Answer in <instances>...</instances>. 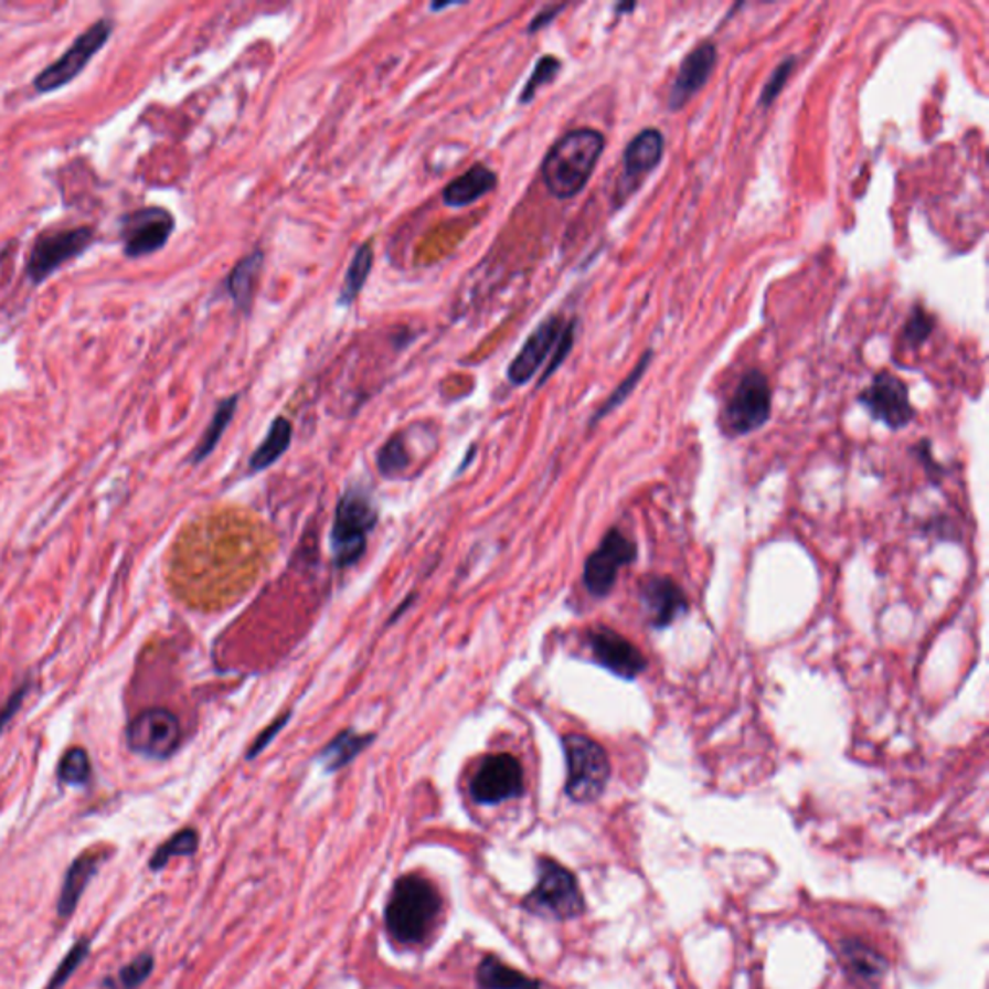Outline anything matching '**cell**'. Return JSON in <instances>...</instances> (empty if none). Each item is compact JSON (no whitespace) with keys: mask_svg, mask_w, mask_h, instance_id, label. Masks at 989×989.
I'll use <instances>...</instances> for the list:
<instances>
[{"mask_svg":"<svg viewBox=\"0 0 989 989\" xmlns=\"http://www.w3.org/2000/svg\"><path fill=\"white\" fill-rule=\"evenodd\" d=\"M605 149V138L595 128H574L556 139L541 162V178L556 200L578 195L594 174Z\"/></svg>","mask_w":989,"mask_h":989,"instance_id":"6da1fadb","label":"cell"},{"mask_svg":"<svg viewBox=\"0 0 989 989\" xmlns=\"http://www.w3.org/2000/svg\"><path fill=\"white\" fill-rule=\"evenodd\" d=\"M443 898L419 873H406L394 881L385 906V927L402 945L424 943L439 922Z\"/></svg>","mask_w":989,"mask_h":989,"instance_id":"7a4b0ae2","label":"cell"},{"mask_svg":"<svg viewBox=\"0 0 989 989\" xmlns=\"http://www.w3.org/2000/svg\"><path fill=\"white\" fill-rule=\"evenodd\" d=\"M522 908L541 918L563 922L582 916L586 912V901L576 875L568 868L553 858H540L535 887L524 896Z\"/></svg>","mask_w":989,"mask_h":989,"instance_id":"3957f363","label":"cell"},{"mask_svg":"<svg viewBox=\"0 0 989 989\" xmlns=\"http://www.w3.org/2000/svg\"><path fill=\"white\" fill-rule=\"evenodd\" d=\"M563 749L566 796L576 804L599 800L610 779V762L605 748L586 734L571 733L563 736Z\"/></svg>","mask_w":989,"mask_h":989,"instance_id":"277c9868","label":"cell"},{"mask_svg":"<svg viewBox=\"0 0 989 989\" xmlns=\"http://www.w3.org/2000/svg\"><path fill=\"white\" fill-rule=\"evenodd\" d=\"M377 525V509L363 489H348L340 497L331 532V551L339 568L352 566L362 559L368 538Z\"/></svg>","mask_w":989,"mask_h":989,"instance_id":"5b68a950","label":"cell"},{"mask_svg":"<svg viewBox=\"0 0 989 989\" xmlns=\"http://www.w3.org/2000/svg\"><path fill=\"white\" fill-rule=\"evenodd\" d=\"M115 30V23L108 18H100L97 22L92 23L87 30L74 39V43L68 46V51L59 56L56 61L41 70L35 79H33V89L45 95L61 89L64 85L72 84L92 62L95 54H99L100 49L105 46Z\"/></svg>","mask_w":989,"mask_h":989,"instance_id":"8992f818","label":"cell"},{"mask_svg":"<svg viewBox=\"0 0 989 989\" xmlns=\"http://www.w3.org/2000/svg\"><path fill=\"white\" fill-rule=\"evenodd\" d=\"M95 232L89 226H74L64 231L43 232L31 244L25 259V277L31 285H41L61 269L64 263L76 259L92 246Z\"/></svg>","mask_w":989,"mask_h":989,"instance_id":"52a82bcc","label":"cell"},{"mask_svg":"<svg viewBox=\"0 0 989 989\" xmlns=\"http://www.w3.org/2000/svg\"><path fill=\"white\" fill-rule=\"evenodd\" d=\"M772 416V386L759 370L742 375L731 401L726 402L725 424L734 435L756 432Z\"/></svg>","mask_w":989,"mask_h":989,"instance_id":"ba28073f","label":"cell"},{"mask_svg":"<svg viewBox=\"0 0 989 989\" xmlns=\"http://www.w3.org/2000/svg\"><path fill=\"white\" fill-rule=\"evenodd\" d=\"M180 721L164 708H149L131 719L126 729V744L131 752L151 759H167L180 744Z\"/></svg>","mask_w":989,"mask_h":989,"instance_id":"9c48e42d","label":"cell"},{"mask_svg":"<svg viewBox=\"0 0 989 989\" xmlns=\"http://www.w3.org/2000/svg\"><path fill=\"white\" fill-rule=\"evenodd\" d=\"M174 228L177 219L164 208L149 205L131 211L120 223L124 255L128 259H139L159 252L167 246Z\"/></svg>","mask_w":989,"mask_h":989,"instance_id":"30bf717a","label":"cell"},{"mask_svg":"<svg viewBox=\"0 0 989 989\" xmlns=\"http://www.w3.org/2000/svg\"><path fill=\"white\" fill-rule=\"evenodd\" d=\"M524 793V769L512 754H493L486 757L470 783L474 802H507Z\"/></svg>","mask_w":989,"mask_h":989,"instance_id":"8fae6325","label":"cell"},{"mask_svg":"<svg viewBox=\"0 0 989 989\" xmlns=\"http://www.w3.org/2000/svg\"><path fill=\"white\" fill-rule=\"evenodd\" d=\"M638 549L632 540L618 530H609L599 547L587 556L584 564V584L594 597H605L617 582L618 571L636 561Z\"/></svg>","mask_w":989,"mask_h":989,"instance_id":"7c38bea8","label":"cell"},{"mask_svg":"<svg viewBox=\"0 0 989 989\" xmlns=\"http://www.w3.org/2000/svg\"><path fill=\"white\" fill-rule=\"evenodd\" d=\"M858 402L889 429H903L914 419L908 386L889 371L878 373L872 385L858 396Z\"/></svg>","mask_w":989,"mask_h":989,"instance_id":"4fadbf2b","label":"cell"},{"mask_svg":"<svg viewBox=\"0 0 989 989\" xmlns=\"http://www.w3.org/2000/svg\"><path fill=\"white\" fill-rule=\"evenodd\" d=\"M564 325L563 316H549L535 327V331L525 339L507 370V377L512 385L524 386L532 381L541 365L553 354L556 342L563 334Z\"/></svg>","mask_w":989,"mask_h":989,"instance_id":"5bb4252c","label":"cell"},{"mask_svg":"<svg viewBox=\"0 0 989 989\" xmlns=\"http://www.w3.org/2000/svg\"><path fill=\"white\" fill-rule=\"evenodd\" d=\"M587 644L595 661L620 679H636L648 667V661L641 656L640 649L607 626L589 630Z\"/></svg>","mask_w":989,"mask_h":989,"instance_id":"9a60e30c","label":"cell"},{"mask_svg":"<svg viewBox=\"0 0 989 989\" xmlns=\"http://www.w3.org/2000/svg\"><path fill=\"white\" fill-rule=\"evenodd\" d=\"M663 134L657 128H646L626 146L623 159V177L618 180L617 203L630 195L663 159Z\"/></svg>","mask_w":989,"mask_h":989,"instance_id":"2e32d148","label":"cell"},{"mask_svg":"<svg viewBox=\"0 0 989 989\" xmlns=\"http://www.w3.org/2000/svg\"><path fill=\"white\" fill-rule=\"evenodd\" d=\"M717 64V46L711 41H703L692 49L680 62L679 74L674 77L669 92L667 105L671 110H680L703 85L710 82L711 74Z\"/></svg>","mask_w":989,"mask_h":989,"instance_id":"e0dca14e","label":"cell"},{"mask_svg":"<svg viewBox=\"0 0 989 989\" xmlns=\"http://www.w3.org/2000/svg\"><path fill=\"white\" fill-rule=\"evenodd\" d=\"M839 963L847 978L862 989L880 988L889 972L887 958L857 937L839 942Z\"/></svg>","mask_w":989,"mask_h":989,"instance_id":"ac0fdd59","label":"cell"},{"mask_svg":"<svg viewBox=\"0 0 989 989\" xmlns=\"http://www.w3.org/2000/svg\"><path fill=\"white\" fill-rule=\"evenodd\" d=\"M640 602L648 623L653 628L671 625L674 618L688 610L684 592L671 578L663 576L644 578L640 586Z\"/></svg>","mask_w":989,"mask_h":989,"instance_id":"d6986e66","label":"cell"},{"mask_svg":"<svg viewBox=\"0 0 989 989\" xmlns=\"http://www.w3.org/2000/svg\"><path fill=\"white\" fill-rule=\"evenodd\" d=\"M108 858L107 849H87L72 860L62 880L61 895L56 901L59 918H70L76 911L79 898L89 885L93 875L99 872L100 864Z\"/></svg>","mask_w":989,"mask_h":989,"instance_id":"ffe728a7","label":"cell"},{"mask_svg":"<svg viewBox=\"0 0 989 989\" xmlns=\"http://www.w3.org/2000/svg\"><path fill=\"white\" fill-rule=\"evenodd\" d=\"M499 182V177L494 170L489 169L486 164H474L471 169L466 170L464 174L450 180L445 190H443V203L447 208H466L476 201L481 200L487 193L493 192Z\"/></svg>","mask_w":989,"mask_h":989,"instance_id":"44dd1931","label":"cell"},{"mask_svg":"<svg viewBox=\"0 0 989 989\" xmlns=\"http://www.w3.org/2000/svg\"><path fill=\"white\" fill-rule=\"evenodd\" d=\"M263 262H265V255L262 249H254L246 257H242L234 265L231 275L226 277V293L231 296L236 309H240L244 316H249L252 306H254L255 285L262 275Z\"/></svg>","mask_w":989,"mask_h":989,"instance_id":"7402d4cb","label":"cell"},{"mask_svg":"<svg viewBox=\"0 0 989 989\" xmlns=\"http://www.w3.org/2000/svg\"><path fill=\"white\" fill-rule=\"evenodd\" d=\"M479 989H541V983L502 960L487 955L481 958L476 972Z\"/></svg>","mask_w":989,"mask_h":989,"instance_id":"603a6c76","label":"cell"},{"mask_svg":"<svg viewBox=\"0 0 989 989\" xmlns=\"http://www.w3.org/2000/svg\"><path fill=\"white\" fill-rule=\"evenodd\" d=\"M373 741H375L373 734L342 731L321 749V754L317 756V764L321 765L327 773L339 772L344 765L360 756Z\"/></svg>","mask_w":989,"mask_h":989,"instance_id":"cb8c5ba5","label":"cell"},{"mask_svg":"<svg viewBox=\"0 0 989 989\" xmlns=\"http://www.w3.org/2000/svg\"><path fill=\"white\" fill-rule=\"evenodd\" d=\"M293 433V424L286 417L278 416L270 424L269 432L262 440V445L255 448L254 455L249 456V471L267 470L269 466L277 462L278 458L285 455L290 447Z\"/></svg>","mask_w":989,"mask_h":989,"instance_id":"d4e9b609","label":"cell"},{"mask_svg":"<svg viewBox=\"0 0 989 989\" xmlns=\"http://www.w3.org/2000/svg\"><path fill=\"white\" fill-rule=\"evenodd\" d=\"M373 259H375V255H373V247H371L370 242L358 246L352 262L348 265L342 286H340L339 298H337L339 308H350L358 300V296H360L363 286L370 278L371 269H373Z\"/></svg>","mask_w":989,"mask_h":989,"instance_id":"484cf974","label":"cell"},{"mask_svg":"<svg viewBox=\"0 0 989 989\" xmlns=\"http://www.w3.org/2000/svg\"><path fill=\"white\" fill-rule=\"evenodd\" d=\"M238 394H232L228 398L219 402L215 414H213L211 422H209L208 429H205L203 437H201L200 443H198V447L193 450V462L198 464L201 462V460H205V458L215 450L219 440L223 439L226 427L231 425L232 417H234L236 410H238Z\"/></svg>","mask_w":989,"mask_h":989,"instance_id":"4316f807","label":"cell"},{"mask_svg":"<svg viewBox=\"0 0 989 989\" xmlns=\"http://www.w3.org/2000/svg\"><path fill=\"white\" fill-rule=\"evenodd\" d=\"M200 847V834L192 827L180 829L178 833L172 834L169 841L162 842L159 849L155 850L153 857L149 858V870L151 872H161L164 865L169 864L172 858L193 857L195 850Z\"/></svg>","mask_w":989,"mask_h":989,"instance_id":"83f0119b","label":"cell"},{"mask_svg":"<svg viewBox=\"0 0 989 989\" xmlns=\"http://www.w3.org/2000/svg\"><path fill=\"white\" fill-rule=\"evenodd\" d=\"M155 968V958L149 953H143L134 958L131 963L123 966L113 978L103 980V988L107 989H138L143 981L151 976Z\"/></svg>","mask_w":989,"mask_h":989,"instance_id":"f1b7e54d","label":"cell"},{"mask_svg":"<svg viewBox=\"0 0 989 989\" xmlns=\"http://www.w3.org/2000/svg\"><path fill=\"white\" fill-rule=\"evenodd\" d=\"M410 453L404 433H396L386 440L377 455V468L385 478H394L408 470Z\"/></svg>","mask_w":989,"mask_h":989,"instance_id":"f546056e","label":"cell"},{"mask_svg":"<svg viewBox=\"0 0 989 989\" xmlns=\"http://www.w3.org/2000/svg\"><path fill=\"white\" fill-rule=\"evenodd\" d=\"M561 70H563V62L559 61L556 56H553V54L541 56L538 64H535V68H533L532 76H530V79H528L524 87H522L520 97H518V103H520V105H530V103L535 99V95H538V92H540L543 85H549L551 82H555V77L559 76Z\"/></svg>","mask_w":989,"mask_h":989,"instance_id":"4dcf8cb0","label":"cell"},{"mask_svg":"<svg viewBox=\"0 0 989 989\" xmlns=\"http://www.w3.org/2000/svg\"><path fill=\"white\" fill-rule=\"evenodd\" d=\"M651 358H653V352H651V350H646V352H644V355H641L638 365H636V368H634V370L628 373V377H626L625 381H623V383H620V385H618L617 389L613 391V394H610L609 398L605 401V404H603L602 408L597 410V414H595L594 419H592V424H595V422H599L603 416H607L609 412H613V410L617 408V406H620V404H623V402H625L626 398L630 396V393H632L634 389H636V385L640 383V379L644 377V373H646V370H648V365L649 363H651Z\"/></svg>","mask_w":989,"mask_h":989,"instance_id":"1f68e13d","label":"cell"},{"mask_svg":"<svg viewBox=\"0 0 989 989\" xmlns=\"http://www.w3.org/2000/svg\"><path fill=\"white\" fill-rule=\"evenodd\" d=\"M59 780L64 785H85L92 779V764L84 748H70L59 764Z\"/></svg>","mask_w":989,"mask_h":989,"instance_id":"d6a6232c","label":"cell"},{"mask_svg":"<svg viewBox=\"0 0 989 989\" xmlns=\"http://www.w3.org/2000/svg\"><path fill=\"white\" fill-rule=\"evenodd\" d=\"M92 949V942L87 937H82L74 943V947L68 950V955L62 958L61 965L56 966L51 980L46 983L45 989H62V986L72 978V974L76 972L77 966L84 963Z\"/></svg>","mask_w":989,"mask_h":989,"instance_id":"836d02e7","label":"cell"},{"mask_svg":"<svg viewBox=\"0 0 989 989\" xmlns=\"http://www.w3.org/2000/svg\"><path fill=\"white\" fill-rule=\"evenodd\" d=\"M795 56H788V59H785V61L780 62L777 68L773 70L772 76H769V79H767V84L764 85L762 95H759V107H772L773 100L779 97V93L783 92V87L787 85L788 77H790V74L795 72Z\"/></svg>","mask_w":989,"mask_h":989,"instance_id":"e575fe53","label":"cell"},{"mask_svg":"<svg viewBox=\"0 0 989 989\" xmlns=\"http://www.w3.org/2000/svg\"><path fill=\"white\" fill-rule=\"evenodd\" d=\"M574 334H576V319H572L568 323L564 325L563 334H561V339L556 342L555 350H553V355H551V360H549V365L543 371V375H541L540 383L538 386L545 385V381H547L553 373H555L561 365H563L564 360H566V355L571 354L572 347H574Z\"/></svg>","mask_w":989,"mask_h":989,"instance_id":"d590c367","label":"cell"},{"mask_svg":"<svg viewBox=\"0 0 989 989\" xmlns=\"http://www.w3.org/2000/svg\"><path fill=\"white\" fill-rule=\"evenodd\" d=\"M932 331H934V319L924 309L916 308L912 311L911 319L906 321V327H904V340L912 348H918L929 339Z\"/></svg>","mask_w":989,"mask_h":989,"instance_id":"8d00e7d4","label":"cell"},{"mask_svg":"<svg viewBox=\"0 0 989 989\" xmlns=\"http://www.w3.org/2000/svg\"><path fill=\"white\" fill-rule=\"evenodd\" d=\"M288 719H290V713H286L283 717H278L273 725L267 726L265 731H263L257 738H255L254 744H252V748L247 752V759H254L255 756H259L263 749L269 746L270 741L280 733V729L288 723Z\"/></svg>","mask_w":989,"mask_h":989,"instance_id":"74e56055","label":"cell"},{"mask_svg":"<svg viewBox=\"0 0 989 989\" xmlns=\"http://www.w3.org/2000/svg\"><path fill=\"white\" fill-rule=\"evenodd\" d=\"M563 10H566V4H549V7L543 8L541 12L533 15L532 22L528 23L525 33L533 35V33H538L543 28H547L549 23L555 22L556 15L561 14Z\"/></svg>","mask_w":989,"mask_h":989,"instance_id":"f35d334b","label":"cell"},{"mask_svg":"<svg viewBox=\"0 0 989 989\" xmlns=\"http://www.w3.org/2000/svg\"><path fill=\"white\" fill-rule=\"evenodd\" d=\"M28 694V688L22 687L18 692H15L10 700H8L4 705H2V710H0V733H2V729L8 725V721L14 717L15 711L20 710V705L23 702V695Z\"/></svg>","mask_w":989,"mask_h":989,"instance_id":"ab89813d","label":"cell"},{"mask_svg":"<svg viewBox=\"0 0 989 989\" xmlns=\"http://www.w3.org/2000/svg\"><path fill=\"white\" fill-rule=\"evenodd\" d=\"M466 7V2H432L429 10L432 12H443L447 8Z\"/></svg>","mask_w":989,"mask_h":989,"instance_id":"60d3db41","label":"cell"},{"mask_svg":"<svg viewBox=\"0 0 989 989\" xmlns=\"http://www.w3.org/2000/svg\"><path fill=\"white\" fill-rule=\"evenodd\" d=\"M634 8H636V4H620V7L615 8V10H617V12H625V10H634Z\"/></svg>","mask_w":989,"mask_h":989,"instance_id":"b9f144b4","label":"cell"}]
</instances>
